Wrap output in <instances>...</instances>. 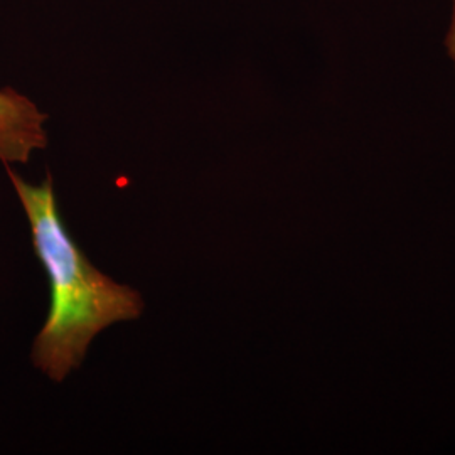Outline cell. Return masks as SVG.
<instances>
[{
	"instance_id": "obj_1",
	"label": "cell",
	"mask_w": 455,
	"mask_h": 455,
	"mask_svg": "<svg viewBox=\"0 0 455 455\" xmlns=\"http://www.w3.org/2000/svg\"><path fill=\"white\" fill-rule=\"evenodd\" d=\"M28 216L34 251L51 287L48 319L34 339L33 363L52 381L80 366L98 332L140 317V293L101 274L71 238L58 210L52 178L34 186L5 164Z\"/></svg>"
},
{
	"instance_id": "obj_2",
	"label": "cell",
	"mask_w": 455,
	"mask_h": 455,
	"mask_svg": "<svg viewBox=\"0 0 455 455\" xmlns=\"http://www.w3.org/2000/svg\"><path fill=\"white\" fill-rule=\"evenodd\" d=\"M46 120L33 100L0 88V163L26 164L34 150L48 146Z\"/></svg>"
},
{
	"instance_id": "obj_3",
	"label": "cell",
	"mask_w": 455,
	"mask_h": 455,
	"mask_svg": "<svg viewBox=\"0 0 455 455\" xmlns=\"http://www.w3.org/2000/svg\"><path fill=\"white\" fill-rule=\"evenodd\" d=\"M443 46H445L447 56L452 61L455 69V0H451V22H449L445 39H443Z\"/></svg>"
}]
</instances>
